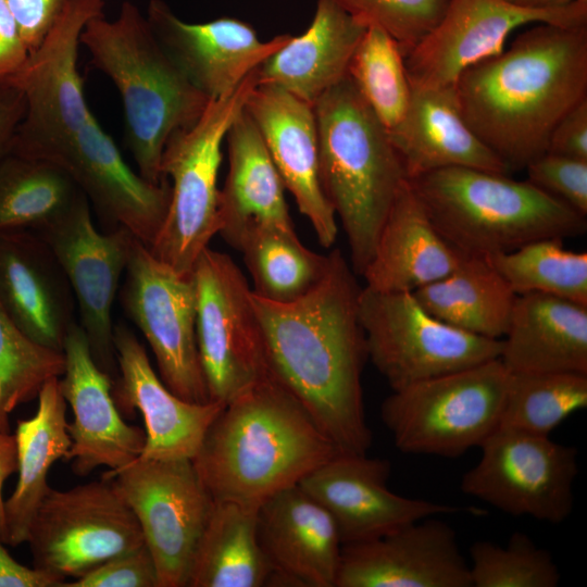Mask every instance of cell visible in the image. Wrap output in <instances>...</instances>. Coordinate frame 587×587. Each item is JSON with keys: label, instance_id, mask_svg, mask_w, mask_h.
<instances>
[{"label": "cell", "instance_id": "cell-32", "mask_svg": "<svg viewBox=\"0 0 587 587\" xmlns=\"http://www.w3.org/2000/svg\"><path fill=\"white\" fill-rule=\"evenodd\" d=\"M37 398L36 413L18 420L14 434L18 477L14 491L4 500L5 545L11 547L26 542L34 515L50 488L49 471L65 459L72 444L60 377L47 380Z\"/></svg>", "mask_w": 587, "mask_h": 587}, {"label": "cell", "instance_id": "cell-40", "mask_svg": "<svg viewBox=\"0 0 587 587\" xmlns=\"http://www.w3.org/2000/svg\"><path fill=\"white\" fill-rule=\"evenodd\" d=\"M63 372V352L29 339L0 303V433H11L10 414L37 398L45 383Z\"/></svg>", "mask_w": 587, "mask_h": 587}, {"label": "cell", "instance_id": "cell-28", "mask_svg": "<svg viewBox=\"0 0 587 587\" xmlns=\"http://www.w3.org/2000/svg\"><path fill=\"white\" fill-rule=\"evenodd\" d=\"M335 0H316L309 27L268 57L258 83L280 88L314 107L347 77L352 53L366 29Z\"/></svg>", "mask_w": 587, "mask_h": 587}, {"label": "cell", "instance_id": "cell-22", "mask_svg": "<svg viewBox=\"0 0 587 587\" xmlns=\"http://www.w3.org/2000/svg\"><path fill=\"white\" fill-rule=\"evenodd\" d=\"M146 17L167 54L209 99L230 92L291 37L262 40L251 24L228 16L188 23L163 0H151Z\"/></svg>", "mask_w": 587, "mask_h": 587}, {"label": "cell", "instance_id": "cell-48", "mask_svg": "<svg viewBox=\"0 0 587 587\" xmlns=\"http://www.w3.org/2000/svg\"><path fill=\"white\" fill-rule=\"evenodd\" d=\"M23 92L9 83L0 84V161L12 151L17 128L25 115Z\"/></svg>", "mask_w": 587, "mask_h": 587}, {"label": "cell", "instance_id": "cell-10", "mask_svg": "<svg viewBox=\"0 0 587 587\" xmlns=\"http://www.w3.org/2000/svg\"><path fill=\"white\" fill-rule=\"evenodd\" d=\"M134 512L155 562L159 587H188L214 499L191 459L137 458L103 474Z\"/></svg>", "mask_w": 587, "mask_h": 587}, {"label": "cell", "instance_id": "cell-30", "mask_svg": "<svg viewBox=\"0 0 587 587\" xmlns=\"http://www.w3.org/2000/svg\"><path fill=\"white\" fill-rule=\"evenodd\" d=\"M228 172L218 198V235L237 249L255 226L295 229L285 186L263 138L243 109L226 134Z\"/></svg>", "mask_w": 587, "mask_h": 587}, {"label": "cell", "instance_id": "cell-17", "mask_svg": "<svg viewBox=\"0 0 587 587\" xmlns=\"http://www.w3.org/2000/svg\"><path fill=\"white\" fill-rule=\"evenodd\" d=\"M533 23L586 25L587 2L535 10L503 0H449L438 24L404 57L411 88L454 85L465 68L502 52L514 29Z\"/></svg>", "mask_w": 587, "mask_h": 587}, {"label": "cell", "instance_id": "cell-31", "mask_svg": "<svg viewBox=\"0 0 587 587\" xmlns=\"http://www.w3.org/2000/svg\"><path fill=\"white\" fill-rule=\"evenodd\" d=\"M499 360L509 373H587V305L540 292L516 296Z\"/></svg>", "mask_w": 587, "mask_h": 587}, {"label": "cell", "instance_id": "cell-18", "mask_svg": "<svg viewBox=\"0 0 587 587\" xmlns=\"http://www.w3.org/2000/svg\"><path fill=\"white\" fill-rule=\"evenodd\" d=\"M391 463L366 454L337 453L298 485L333 517L341 542L370 540L416 521L462 510L392 492Z\"/></svg>", "mask_w": 587, "mask_h": 587}, {"label": "cell", "instance_id": "cell-51", "mask_svg": "<svg viewBox=\"0 0 587 587\" xmlns=\"http://www.w3.org/2000/svg\"><path fill=\"white\" fill-rule=\"evenodd\" d=\"M504 2L514 7L524 9H553L564 7L574 0H503Z\"/></svg>", "mask_w": 587, "mask_h": 587}, {"label": "cell", "instance_id": "cell-35", "mask_svg": "<svg viewBox=\"0 0 587 587\" xmlns=\"http://www.w3.org/2000/svg\"><path fill=\"white\" fill-rule=\"evenodd\" d=\"M82 192L58 164L9 153L0 161V234L42 229L67 212Z\"/></svg>", "mask_w": 587, "mask_h": 587}, {"label": "cell", "instance_id": "cell-7", "mask_svg": "<svg viewBox=\"0 0 587 587\" xmlns=\"http://www.w3.org/2000/svg\"><path fill=\"white\" fill-rule=\"evenodd\" d=\"M258 68L227 95L211 99L200 118L174 133L164 147L161 174L171 179V201L149 250L179 274H191L198 257L218 233L222 146L259 84Z\"/></svg>", "mask_w": 587, "mask_h": 587}, {"label": "cell", "instance_id": "cell-29", "mask_svg": "<svg viewBox=\"0 0 587 587\" xmlns=\"http://www.w3.org/2000/svg\"><path fill=\"white\" fill-rule=\"evenodd\" d=\"M464 257L437 232L408 179L361 276L365 287L373 290L413 292L453 272Z\"/></svg>", "mask_w": 587, "mask_h": 587}, {"label": "cell", "instance_id": "cell-8", "mask_svg": "<svg viewBox=\"0 0 587 587\" xmlns=\"http://www.w3.org/2000/svg\"><path fill=\"white\" fill-rule=\"evenodd\" d=\"M509 372L494 359L391 390L380 419L403 453L455 458L498 428Z\"/></svg>", "mask_w": 587, "mask_h": 587}, {"label": "cell", "instance_id": "cell-13", "mask_svg": "<svg viewBox=\"0 0 587 587\" xmlns=\"http://www.w3.org/2000/svg\"><path fill=\"white\" fill-rule=\"evenodd\" d=\"M191 274L197 346L209 398L226 404L268 376L251 289L230 255L209 247Z\"/></svg>", "mask_w": 587, "mask_h": 587}, {"label": "cell", "instance_id": "cell-50", "mask_svg": "<svg viewBox=\"0 0 587 587\" xmlns=\"http://www.w3.org/2000/svg\"><path fill=\"white\" fill-rule=\"evenodd\" d=\"M17 444L15 435L0 433V540L5 544L7 525L2 489L5 480L17 472Z\"/></svg>", "mask_w": 587, "mask_h": 587}, {"label": "cell", "instance_id": "cell-41", "mask_svg": "<svg viewBox=\"0 0 587 587\" xmlns=\"http://www.w3.org/2000/svg\"><path fill=\"white\" fill-rule=\"evenodd\" d=\"M472 587H555L561 574L551 553L523 532L505 546L477 540L470 548Z\"/></svg>", "mask_w": 587, "mask_h": 587}, {"label": "cell", "instance_id": "cell-33", "mask_svg": "<svg viewBox=\"0 0 587 587\" xmlns=\"http://www.w3.org/2000/svg\"><path fill=\"white\" fill-rule=\"evenodd\" d=\"M436 319L466 333L502 339L516 294L485 258L465 255L447 276L413 291Z\"/></svg>", "mask_w": 587, "mask_h": 587}, {"label": "cell", "instance_id": "cell-4", "mask_svg": "<svg viewBox=\"0 0 587 587\" xmlns=\"http://www.w3.org/2000/svg\"><path fill=\"white\" fill-rule=\"evenodd\" d=\"M80 43L92 65L118 90L125 143L146 180L159 184L161 159L170 137L192 126L209 99L183 73L153 34L138 7L124 1L114 21L103 14L83 29Z\"/></svg>", "mask_w": 587, "mask_h": 587}, {"label": "cell", "instance_id": "cell-36", "mask_svg": "<svg viewBox=\"0 0 587 587\" xmlns=\"http://www.w3.org/2000/svg\"><path fill=\"white\" fill-rule=\"evenodd\" d=\"M253 282L252 292L260 298L287 303L313 289L322 279L328 254L303 246L295 229L255 226L241 238L237 249Z\"/></svg>", "mask_w": 587, "mask_h": 587}, {"label": "cell", "instance_id": "cell-45", "mask_svg": "<svg viewBox=\"0 0 587 587\" xmlns=\"http://www.w3.org/2000/svg\"><path fill=\"white\" fill-rule=\"evenodd\" d=\"M28 52L34 51L54 23L66 0H5Z\"/></svg>", "mask_w": 587, "mask_h": 587}, {"label": "cell", "instance_id": "cell-21", "mask_svg": "<svg viewBox=\"0 0 587 587\" xmlns=\"http://www.w3.org/2000/svg\"><path fill=\"white\" fill-rule=\"evenodd\" d=\"M62 352L60 387L74 415L67 424L72 444L64 461H72V470L79 476L99 466L116 471L127 465L141 454L146 433L121 416L111 377L96 363L77 321L67 330Z\"/></svg>", "mask_w": 587, "mask_h": 587}, {"label": "cell", "instance_id": "cell-12", "mask_svg": "<svg viewBox=\"0 0 587 587\" xmlns=\"http://www.w3.org/2000/svg\"><path fill=\"white\" fill-rule=\"evenodd\" d=\"M34 567L65 583L145 545L139 523L109 479L49 488L27 540ZM63 585V584H62Z\"/></svg>", "mask_w": 587, "mask_h": 587}, {"label": "cell", "instance_id": "cell-2", "mask_svg": "<svg viewBox=\"0 0 587 587\" xmlns=\"http://www.w3.org/2000/svg\"><path fill=\"white\" fill-rule=\"evenodd\" d=\"M454 89L475 135L509 167L546 153L559 121L587 99V24L539 23L465 68Z\"/></svg>", "mask_w": 587, "mask_h": 587}, {"label": "cell", "instance_id": "cell-23", "mask_svg": "<svg viewBox=\"0 0 587 587\" xmlns=\"http://www.w3.org/2000/svg\"><path fill=\"white\" fill-rule=\"evenodd\" d=\"M113 344L120 376L112 395L117 409L138 410L146 442L140 459H193L216 416L218 401L190 402L173 394L155 374L145 347L124 324L114 326Z\"/></svg>", "mask_w": 587, "mask_h": 587}, {"label": "cell", "instance_id": "cell-3", "mask_svg": "<svg viewBox=\"0 0 587 587\" xmlns=\"http://www.w3.org/2000/svg\"><path fill=\"white\" fill-rule=\"evenodd\" d=\"M337 453L307 409L267 376L225 404L192 463L214 500L259 508Z\"/></svg>", "mask_w": 587, "mask_h": 587}, {"label": "cell", "instance_id": "cell-42", "mask_svg": "<svg viewBox=\"0 0 587 587\" xmlns=\"http://www.w3.org/2000/svg\"><path fill=\"white\" fill-rule=\"evenodd\" d=\"M364 25H377L405 57L441 20L449 0H335Z\"/></svg>", "mask_w": 587, "mask_h": 587}, {"label": "cell", "instance_id": "cell-19", "mask_svg": "<svg viewBox=\"0 0 587 587\" xmlns=\"http://www.w3.org/2000/svg\"><path fill=\"white\" fill-rule=\"evenodd\" d=\"M45 160L64 168L103 218L152 245L168 210L171 184H152L134 172L92 113Z\"/></svg>", "mask_w": 587, "mask_h": 587}, {"label": "cell", "instance_id": "cell-25", "mask_svg": "<svg viewBox=\"0 0 587 587\" xmlns=\"http://www.w3.org/2000/svg\"><path fill=\"white\" fill-rule=\"evenodd\" d=\"M258 538L273 569L267 586H336L342 548L337 526L298 484L259 507Z\"/></svg>", "mask_w": 587, "mask_h": 587}, {"label": "cell", "instance_id": "cell-38", "mask_svg": "<svg viewBox=\"0 0 587 587\" xmlns=\"http://www.w3.org/2000/svg\"><path fill=\"white\" fill-rule=\"evenodd\" d=\"M516 295L540 292L587 305V253L546 238L485 258Z\"/></svg>", "mask_w": 587, "mask_h": 587}, {"label": "cell", "instance_id": "cell-15", "mask_svg": "<svg viewBox=\"0 0 587 587\" xmlns=\"http://www.w3.org/2000/svg\"><path fill=\"white\" fill-rule=\"evenodd\" d=\"M120 298L151 347L164 385L184 400L211 401L197 346L192 274H179L135 238Z\"/></svg>", "mask_w": 587, "mask_h": 587}, {"label": "cell", "instance_id": "cell-47", "mask_svg": "<svg viewBox=\"0 0 587 587\" xmlns=\"http://www.w3.org/2000/svg\"><path fill=\"white\" fill-rule=\"evenodd\" d=\"M29 52L5 0H0V84L14 75Z\"/></svg>", "mask_w": 587, "mask_h": 587}, {"label": "cell", "instance_id": "cell-44", "mask_svg": "<svg viewBox=\"0 0 587 587\" xmlns=\"http://www.w3.org/2000/svg\"><path fill=\"white\" fill-rule=\"evenodd\" d=\"M62 587H159L153 557L145 545L115 555Z\"/></svg>", "mask_w": 587, "mask_h": 587}, {"label": "cell", "instance_id": "cell-11", "mask_svg": "<svg viewBox=\"0 0 587 587\" xmlns=\"http://www.w3.org/2000/svg\"><path fill=\"white\" fill-rule=\"evenodd\" d=\"M103 7L104 0H66L39 46L4 80L18 88L26 101L12 153L45 160L91 114L77 70L78 47L86 24L102 15Z\"/></svg>", "mask_w": 587, "mask_h": 587}, {"label": "cell", "instance_id": "cell-6", "mask_svg": "<svg viewBox=\"0 0 587 587\" xmlns=\"http://www.w3.org/2000/svg\"><path fill=\"white\" fill-rule=\"evenodd\" d=\"M433 225L465 255L487 258L526 243L585 234L586 216L526 180L471 167L409 179Z\"/></svg>", "mask_w": 587, "mask_h": 587}, {"label": "cell", "instance_id": "cell-14", "mask_svg": "<svg viewBox=\"0 0 587 587\" xmlns=\"http://www.w3.org/2000/svg\"><path fill=\"white\" fill-rule=\"evenodd\" d=\"M479 461L460 489L513 516L564 522L574 507L577 450L549 436L498 427L479 447Z\"/></svg>", "mask_w": 587, "mask_h": 587}, {"label": "cell", "instance_id": "cell-16", "mask_svg": "<svg viewBox=\"0 0 587 587\" xmlns=\"http://www.w3.org/2000/svg\"><path fill=\"white\" fill-rule=\"evenodd\" d=\"M61 265L78 307V324L86 334L98 366L115 372L112 307L136 238L124 227L100 233L93 225L90 202L82 192L58 220L35 232Z\"/></svg>", "mask_w": 587, "mask_h": 587}, {"label": "cell", "instance_id": "cell-5", "mask_svg": "<svg viewBox=\"0 0 587 587\" xmlns=\"http://www.w3.org/2000/svg\"><path fill=\"white\" fill-rule=\"evenodd\" d=\"M319 177L362 275L408 176L388 129L347 76L314 104Z\"/></svg>", "mask_w": 587, "mask_h": 587}, {"label": "cell", "instance_id": "cell-34", "mask_svg": "<svg viewBox=\"0 0 587 587\" xmlns=\"http://www.w3.org/2000/svg\"><path fill=\"white\" fill-rule=\"evenodd\" d=\"M258 509L214 500L188 587L267 586L273 569L258 538Z\"/></svg>", "mask_w": 587, "mask_h": 587}, {"label": "cell", "instance_id": "cell-9", "mask_svg": "<svg viewBox=\"0 0 587 587\" xmlns=\"http://www.w3.org/2000/svg\"><path fill=\"white\" fill-rule=\"evenodd\" d=\"M359 316L367 359L391 390L500 357L501 339L466 333L436 319L410 291L364 286Z\"/></svg>", "mask_w": 587, "mask_h": 587}, {"label": "cell", "instance_id": "cell-43", "mask_svg": "<svg viewBox=\"0 0 587 587\" xmlns=\"http://www.w3.org/2000/svg\"><path fill=\"white\" fill-rule=\"evenodd\" d=\"M525 168L529 183L587 215V161L546 152Z\"/></svg>", "mask_w": 587, "mask_h": 587}, {"label": "cell", "instance_id": "cell-39", "mask_svg": "<svg viewBox=\"0 0 587 587\" xmlns=\"http://www.w3.org/2000/svg\"><path fill=\"white\" fill-rule=\"evenodd\" d=\"M347 76L387 129L401 120L411 86L400 46L383 28L366 27L352 53Z\"/></svg>", "mask_w": 587, "mask_h": 587}, {"label": "cell", "instance_id": "cell-24", "mask_svg": "<svg viewBox=\"0 0 587 587\" xmlns=\"http://www.w3.org/2000/svg\"><path fill=\"white\" fill-rule=\"evenodd\" d=\"M245 110L257 125L285 189L310 222L317 241L330 248L338 234L336 214L319 177L314 107L291 93L258 84Z\"/></svg>", "mask_w": 587, "mask_h": 587}, {"label": "cell", "instance_id": "cell-1", "mask_svg": "<svg viewBox=\"0 0 587 587\" xmlns=\"http://www.w3.org/2000/svg\"><path fill=\"white\" fill-rule=\"evenodd\" d=\"M361 289L340 249H333L322 279L303 297L279 303L251 290L268 376L307 409L340 453L366 454L372 445L362 389L367 349Z\"/></svg>", "mask_w": 587, "mask_h": 587}, {"label": "cell", "instance_id": "cell-27", "mask_svg": "<svg viewBox=\"0 0 587 587\" xmlns=\"http://www.w3.org/2000/svg\"><path fill=\"white\" fill-rule=\"evenodd\" d=\"M388 136L408 179L447 167L510 173L466 124L454 85L411 88L408 108Z\"/></svg>", "mask_w": 587, "mask_h": 587}, {"label": "cell", "instance_id": "cell-37", "mask_svg": "<svg viewBox=\"0 0 587 587\" xmlns=\"http://www.w3.org/2000/svg\"><path fill=\"white\" fill-rule=\"evenodd\" d=\"M587 408V373H509L498 427L549 436Z\"/></svg>", "mask_w": 587, "mask_h": 587}, {"label": "cell", "instance_id": "cell-26", "mask_svg": "<svg viewBox=\"0 0 587 587\" xmlns=\"http://www.w3.org/2000/svg\"><path fill=\"white\" fill-rule=\"evenodd\" d=\"M74 302L61 265L37 233L0 234V303L23 334L62 351Z\"/></svg>", "mask_w": 587, "mask_h": 587}, {"label": "cell", "instance_id": "cell-49", "mask_svg": "<svg viewBox=\"0 0 587 587\" xmlns=\"http://www.w3.org/2000/svg\"><path fill=\"white\" fill-rule=\"evenodd\" d=\"M63 582L18 563L0 540V587H62Z\"/></svg>", "mask_w": 587, "mask_h": 587}, {"label": "cell", "instance_id": "cell-20", "mask_svg": "<svg viewBox=\"0 0 587 587\" xmlns=\"http://www.w3.org/2000/svg\"><path fill=\"white\" fill-rule=\"evenodd\" d=\"M335 587H472L454 529L423 519L341 548Z\"/></svg>", "mask_w": 587, "mask_h": 587}, {"label": "cell", "instance_id": "cell-46", "mask_svg": "<svg viewBox=\"0 0 587 587\" xmlns=\"http://www.w3.org/2000/svg\"><path fill=\"white\" fill-rule=\"evenodd\" d=\"M546 152L587 161V99L559 121L549 137Z\"/></svg>", "mask_w": 587, "mask_h": 587}]
</instances>
